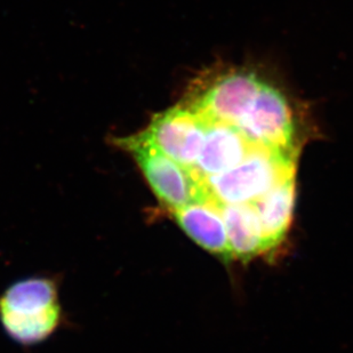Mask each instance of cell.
Returning a JSON list of instances; mask_svg holds the SVG:
<instances>
[{"label": "cell", "instance_id": "obj_1", "mask_svg": "<svg viewBox=\"0 0 353 353\" xmlns=\"http://www.w3.org/2000/svg\"><path fill=\"white\" fill-rule=\"evenodd\" d=\"M62 321L59 288L53 279L30 276L12 283L0 295V325L21 345L52 336Z\"/></svg>", "mask_w": 353, "mask_h": 353}, {"label": "cell", "instance_id": "obj_2", "mask_svg": "<svg viewBox=\"0 0 353 353\" xmlns=\"http://www.w3.org/2000/svg\"><path fill=\"white\" fill-rule=\"evenodd\" d=\"M296 154L256 144L234 168L205 177L210 196L222 203H253L295 177Z\"/></svg>", "mask_w": 353, "mask_h": 353}, {"label": "cell", "instance_id": "obj_3", "mask_svg": "<svg viewBox=\"0 0 353 353\" xmlns=\"http://www.w3.org/2000/svg\"><path fill=\"white\" fill-rule=\"evenodd\" d=\"M112 144L132 156L160 206L179 210L210 198L203 177L161 154L137 135L114 137Z\"/></svg>", "mask_w": 353, "mask_h": 353}, {"label": "cell", "instance_id": "obj_4", "mask_svg": "<svg viewBox=\"0 0 353 353\" xmlns=\"http://www.w3.org/2000/svg\"><path fill=\"white\" fill-rule=\"evenodd\" d=\"M263 81L245 69L210 70L191 85L182 104L207 121L236 127L256 99Z\"/></svg>", "mask_w": 353, "mask_h": 353}, {"label": "cell", "instance_id": "obj_5", "mask_svg": "<svg viewBox=\"0 0 353 353\" xmlns=\"http://www.w3.org/2000/svg\"><path fill=\"white\" fill-rule=\"evenodd\" d=\"M288 97L263 81L236 128L255 144L299 154V123Z\"/></svg>", "mask_w": 353, "mask_h": 353}, {"label": "cell", "instance_id": "obj_6", "mask_svg": "<svg viewBox=\"0 0 353 353\" xmlns=\"http://www.w3.org/2000/svg\"><path fill=\"white\" fill-rule=\"evenodd\" d=\"M207 123L180 103L154 114L147 128L135 135L182 166L194 168L203 149Z\"/></svg>", "mask_w": 353, "mask_h": 353}, {"label": "cell", "instance_id": "obj_7", "mask_svg": "<svg viewBox=\"0 0 353 353\" xmlns=\"http://www.w3.org/2000/svg\"><path fill=\"white\" fill-rule=\"evenodd\" d=\"M255 145L236 127L208 121L203 149L194 170L203 179L224 173L241 163Z\"/></svg>", "mask_w": 353, "mask_h": 353}, {"label": "cell", "instance_id": "obj_8", "mask_svg": "<svg viewBox=\"0 0 353 353\" xmlns=\"http://www.w3.org/2000/svg\"><path fill=\"white\" fill-rule=\"evenodd\" d=\"M170 214L181 229L203 250L225 260H232L222 205L219 201L210 196Z\"/></svg>", "mask_w": 353, "mask_h": 353}, {"label": "cell", "instance_id": "obj_9", "mask_svg": "<svg viewBox=\"0 0 353 353\" xmlns=\"http://www.w3.org/2000/svg\"><path fill=\"white\" fill-rule=\"evenodd\" d=\"M222 215L232 260L250 261L267 253V245L254 203L222 205Z\"/></svg>", "mask_w": 353, "mask_h": 353}, {"label": "cell", "instance_id": "obj_10", "mask_svg": "<svg viewBox=\"0 0 353 353\" xmlns=\"http://www.w3.org/2000/svg\"><path fill=\"white\" fill-rule=\"evenodd\" d=\"M295 198L296 182L293 177L253 203L256 208L268 252L279 246L290 230Z\"/></svg>", "mask_w": 353, "mask_h": 353}]
</instances>
